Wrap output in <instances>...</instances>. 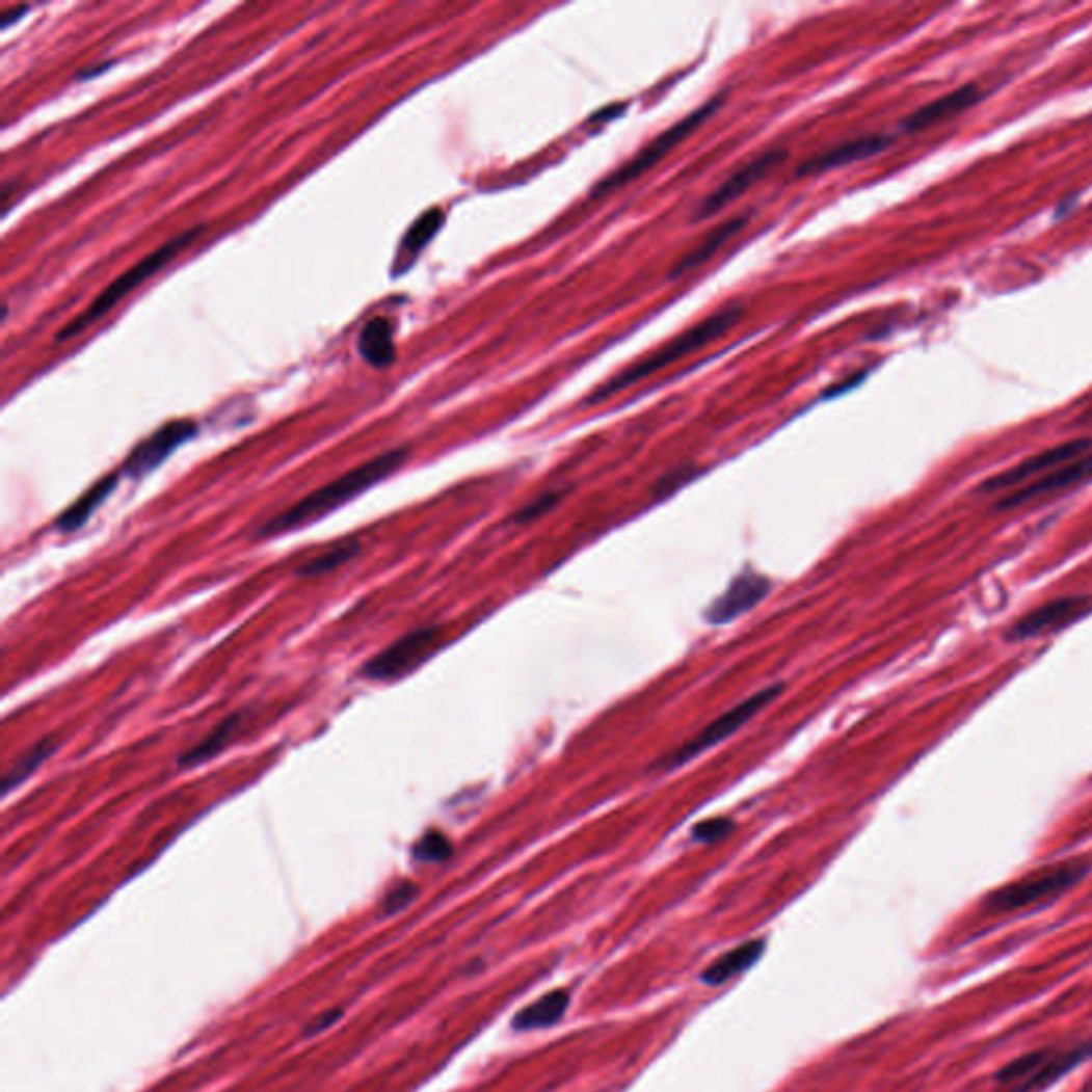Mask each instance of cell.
Wrapping results in <instances>:
<instances>
[{
  "instance_id": "8",
  "label": "cell",
  "mask_w": 1092,
  "mask_h": 1092,
  "mask_svg": "<svg viewBox=\"0 0 1092 1092\" xmlns=\"http://www.w3.org/2000/svg\"><path fill=\"white\" fill-rule=\"evenodd\" d=\"M1092 451V440L1090 437H1075V440H1069V442H1063V444H1057V447L1051 449H1045L1024 461H1020L1018 465L1009 468L1001 474H994L990 476L988 480H984L980 484V491H1001V489H1011V487H1018V484L1035 478V476H1043L1051 470H1057L1069 461H1075L1080 457H1084L1086 453Z\"/></svg>"
},
{
  "instance_id": "18",
  "label": "cell",
  "mask_w": 1092,
  "mask_h": 1092,
  "mask_svg": "<svg viewBox=\"0 0 1092 1092\" xmlns=\"http://www.w3.org/2000/svg\"><path fill=\"white\" fill-rule=\"evenodd\" d=\"M117 472L101 478L97 484H92V487L79 498L71 508H66L58 518H56V530L62 532V534H69V532H75L79 528H84V525L88 523V518L97 512V508L109 498V494L115 489L117 484Z\"/></svg>"
},
{
  "instance_id": "28",
  "label": "cell",
  "mask_w": 1092,
  "mask_h": 1092,
  "mask_svg": "<svg viewBox=\"0 0 1092 1092\" xmlns=\"http://www.w3.org/2000/svg\"><path fill=\"white\" fill-rule=\"evenodd\" d=\"M563 498V491H549V494H542L538 500L530 502L528 506H525L523 510H518L514 514V523H530L534 521L536 516H542L544 512H549L553 506H557V502Z\"/></svg>"
},
{
  "instance_id": "25",
  "label": "cell",
  "mask_w": 1092,
  "mask_h": 1092,
  "mask_svg": "<svg viewBox=\"0 0 1092 1092\" xmlns=\"http://www.w3.org/2000/svg\"><path fill=\"white\" fill-rule=\"evenodd\" d=\"M412 856L419 862H444L453 856V843L444 832L429 830L415 843Z\"/></svg>"
},
{
  "instance_id": "22",
  "label": "cell",
  "mask_w": 1092,
  "mask_h": 1092,
  "mask_svg": "<svg viewBox=\"0 0 1092 1092\" xmlns=\"http://www.w3.org/2000/svg\"><path fill=\"white\" fill-rule=\"evenodd\" d=\"M358 551H361V542L358 540H354V538L342 540V542L334 544L331 549H327L325 553H320L314 559H310L303 565H299L297 575L299 577H316V575L331 572V570L340 568L342 563L350 561Z\"/></svg>"
},
{
  "instance_id": "19",
  "label": "cell",
  "mask_w": 1092,
  "mask_h": 1092,
  "mask_svg": "<svg viewBox=\"0 0 1092 1092\" xmlns=\"http://www.w3.org/2000/svg\"><path fill=\"white\" fill-rule=\"evenodd\" d=\"M764 950V941L762 939H753V941H747L730 952L721 954L713 964H709L704 970H702V982L711 984V986H719L727 980H733L735 976H739L741 970L749 968L762 954Z\"/></svg>"
},
{
  "instance_id": "11",
  "label": "cell",
  "mask_w": 1092,
  "mask_h": 1092,
  "mask_svg": "<svg viewBox=\"0 0 1092 1092\" xmlns=\"http://www.w3.org/2000/svg\"><path fill=\"white\" fill-rule=\"evenodd\" d=\"M196 433V423L188 419H178L171 423H165L158 431H154L150 437H145L141 444L131 451V455L125 461L123 472L131 478H141L156 470L163 463L176 449H180L184 442H188Z\"/></svg>"
},
{
  "instance_id": "21",
  "label": "cell",
  "mask_w": 1092,
  "mask_h": 1092,
  "mask_svg": "<svg viewBox=\"0 0 1092 1092\" xmlns=\"http://www.w3.org/2000/svg\"><path fill=\"white\" fill-rule=\"evenodd\" d=\"M244 717H246L244 713H233V715H229V717L216 727V730L208 737V739H204L198 745H194L192 749L184 751V753L178 757V764H180L182 768H186V766L190 768V766H196V764H204V762L212 760V757H214L216 753H220V751L229 745V741L237 735L239 725H241V721H244Z\"/></svg>"
},
{
  "instance_id": "17",
  "label": "cell",
  "mask_w": 1092,
  "mask_h": 1092,
  "mask_svg": "<svg viewBox=\"0 0 1092 1092\" xmlns=\"http://www.w3.org/2000/svg\"><path fill=\"white\" fill-rule=\"evenodd\" d=\"M568 1003H570L568 990H553L540 996L538 1001H534L532 1005L521 1009L518 1014L512 1018V1027L516 1031L549 1029L563 1018L565 1009H568Z\"/></svg>"
},
{
  "instance_id": "26",
  "label": "cell",
  "mask_w": 1092,
  "mask_h": 1092,
  "mask_svg": "<svg viewBox=\"0 0 1092 1092\" xmlns=\"http://www.w3.org/2000/svg\"><path fill=\"white\" fill-rule=\"evenodd\" d=\"M417 897H419V885L412 883V881H401L399 885H395L391 893L384 897L382 911L387 915L399 913L401 909H406Z\"/></svg>"
},
{
  "instance_id": "31",
  "label": "cell",
  "mask_w": 1092,
  "mask_h": 1092,
  "mask_svg": "<svg viewBox=\"0 0 1092 1092\" xmlns=\"http://www.w3.org/2000/svg\"><path fill=\"white\" fill-rule=\"evenodd\" d=\"M28 9H30V7L24 5V7H14V9L3 11V14H0V26H3V28H9V26H11L14 22H18L24 14H28Z\"/></svg>"
},
{
  "instance_id": "16",
  "label": "cell",
  "mask_w": 1092,
  "mask_h": 1092,
  "mask_svg": "<svg viewBox=\"0 0 1092 1092\" xmlns=\"http://www.w3.org/2000/svg\"><path fill=\"white\" fill-rule=\"evenodd\" d=\"M358 354L368 363V366L376 370H384L393 366L397 356L395 342H393V327L387 318H372L366 322V327L358 334Z\"/></svg>"
},
{
  "instance_id": "24",
  "label": "cell",
  "mask_w": 1092,
  "mask_h": 1092,
  "mask_svg": "<svg viewBox=\"0 0 1092 1092\" xmlns=\"http://www.w3.org/2000/svg\"><path fill=\"white\" fill-rule=\"evenodd\" d=\"M442 222H444V212L440 208H431L425 214H421L412 222V227L406 231V235H403L401 255L417 257L429 244V239L440 231Z\"/></svg>"
},
{
  "instance_id": "2",
  "label": "cell",
  "mask_w": 1092,
  "mask_h": 1092,
  "mask_svg": "<svg viewBox=\"0 0 1092 1092\" xmlns=\"http://www.w3.org/2000/svg\"><path fill=\"white\" fill-rule=\"evenodd\" d=\"M743 314V308L739 303L735 305H725L721 308L719 312H715L713 316L704 318L702 322H698L696 327L683 331L681 336H676L674 340H670L666 346H662L658 352L649 354L640 358L638 363H634V366L625 368L623 372H619L617 376H613L611 380H606L602 387H597L587 399L585 403L587 406H593V403H600V401H606L611 399L613 395L621 393L623 389L649 378L651 374L672 366V363L681 361L683 356L692 354L700 348H704L707 344H711L713 340H717L721 334H725L727 329H733L735 322L741 318Z\"/></svg>"
},
{
  "instance_id": "29",
  "label": "cell",
  "mask_w": 1092,
  "mask_h": 1092,
  "mask_svg": "<svg viewBox=\"0 0 1092 1092\" xmlns=\"http://www.w3.org/2000/svg\"><path fill=\"white\" fill-rule=\"evenodd\" d=\"M344 1016V1011L340 1007H334V1009H327V1011H320L318 1016H314L305 1027H303V1037H314L318 1033H322L325 1029H331L340 1018Z\"/></svg>"
},
{
  "instance_id": "23",
  "label": "cell",
  "mask_w": 1092,
  "mask_h": 1092,
  "mask_svg": "<svg viewBox=\"0 0 1092 1092\" xmlns=\"http://www.w3.org/2000/svg\"><path fill=\"white\" fill-rule=\"evenodd\" d=\"M58 743L54 739H44L34 743V747L30 751H26L16 764L11 771L5 775V781H3V794L7 796L16 785H20L26 777H30L38 766L44 764V760H48L54 751H56Z\"/></svg>"
},
{
  "instance_id": "13",
  "label": "cell",
  "mask_w": 1092,
  "mask_h": 1092,
  "mask_svg": "<svg viewBox=\"0 0 1092 1092\" xmlns=\"http://www.w3.org/2000/svg\"><path fill=\"white\" fill-rule=\"evenodd\" d=\"M1092 478V451L1086 453L1084 457L1075 459V461H1069L1057 470H1051L1047 474H1043L1041 478L1024 484V487L1016 489L1014 494L1005 496L1001 502H998V510H1007V508H1016V506H1022L1024 502H1031L1035 498H1041V496H1047V494H1057V491H1063L1067 487H1073V484H1080L1084 480Z\"/></svg>"
},
{
  "instance_id": "5",
  "label": "cell",
  "mask_w": 1092,
  "mask_h": 1092,
  "mask_svg": "<svg viewBox=\"0 0 1092 1092\" xmlns=\"http://www.w3.org/2000/svg\"><path fill=\"white\" fill-rule=\"evenodd\" d=\"M721 101L723 97H715L711 101H707L702 107H698L696 111H692L690 115H685L683 119H678V123L674 127H670L668 131H664L660 137H656L651 143H646L634 158H630L625 165H621L619 169H615L609 178H604L602 182L595 184L591 196H602V194H609L617 188H623L628 182L640 178L642 174L649 171L656 163H660V160L674 148L678 145L687 135L694 133L704 119H709L719 107H721Z\"/></svg>"
},
{
  "instance_id": "10",
  "label": "cell",
  "mask_w": 1092,
  "mask_h": 1092,
  "mask_svg": "<svg viewBox=\"0 0 1092 1092\" xmlns=\"http://www.w3.org/2000/svg\"><path fill=\"white\" fill-rule=\"evenodd\" d=\"M1090 609H1092L1090 600L1082 595L1049 600L1037 606L1035 611L1027 613L1024 617L1016 619L1014 625L1007 630L1005 638L1009 642H1018V640H1027V638H1033V636H1039L1051 630L1067 628L1069 623H1075L1077 619H1082Z\"/></svg>"
},
{
  "instance_id": "12",
  "label": "cell",
  "mask_w": 1092,
  "mask_h": 1092,
  "mask_svg": "<svg viewBox=\"0 0 1092 1092\" xmlns=\"http://www.w3.org/2000/svg\"><path fill=\"white\" fill-rule=\"evenodd\" d=\"M773 589V583L768 581L766 577L753 572V570H747V572H741L733 583L730 587H727L707 611V621L713 623V625H723V623H730L735 621L737 617L749 613L755 604H760L768 593H771Z\"/></svg>"
},
{
  "instance_id": "3",
  "label": "cell",
  "mask_w": 1092,
  "mask_h": 1092,
  "mask_svg": "<svg viewBox=\"0 0 1092 1092\" xmlns=\"http://www.w3.org/2000/svg\"><path fill=\"white\" fill-rule=\"evenodd\" d=\"M204 231V224H196L180 235H176L174 239H169L167 244L160 246L158 250H154L152 255H148L145 259H141L137 265H133L131 269H127L123 275H117L111 285L107 289L101 291V295L82 312L77 318H73L69 325H64L56 340L58 342H64L77 334H82L84 329H88L95 320L103 318L105 314H109L119 301H123L131 291H135L137 287H141L145 279H150L152 275H156L160 269H163L165 265H169L188 244H192V241L196 239V235Z\"/></svg>"
},
{
  "instance_id": "14",
  "label": "cell",
  "mask_w": 1092,
  "mask_h": 1092,
  "mask_svg": "<svg viewBox=\"0 0 1092 1092\" xmlns=\"http://www.w3.org/2000/svg\"><path fill=\"white\" fill-rule=\"evenodd\" d=\"M895 141L893 135H864V137H858V139H852V141H845L816 158H808L804 160V163L798 167L796 171V178H806V176H818V174H826V171H832L836 167H843V165H852L856 163V160H862V158H869V156H875L879 152H883L889 143Z\"/></svg>"
},
{
  "instance_id": "32",
  "label": "cell",
  "mask_w": 1092,
  "mask_h": 1092,
  "mask_svg": "<svg viewBox=\"0 0 1092 1092\" xmlns=\"http://www.w3.org/2000/svg\"><path fill=\"white\" fill-rule=\"evenodd\" d=\"M1088 417H1092V412H1090V415H1088Z\"/></svg>"
},
{
  "instance_id": "30",
  "label": "cell",
  "mask_w": 1092,
  "mask_h": 1092,
  "mask_svg": "<svg viewBox=\"0 0 1092 1092\" xmlns=\"http://www.w3.org/2000/svg\"><path fill=\"white\" fill-rule=\"evenodd\" d=\"M690 478H694V468H681V470H674L670 472L668 476H664L658 484H656V496L662 498V496H668L672 494L674 489H678L683 482H687Z\"/></svg>"
},
{
  "instance_id": "20",
  "label": "cell",
  "mask_w": 1092,
  "mask_h": 1092,
  "mask_svg": "<svg viewBox=\"0 0 1092 1092\" xmlns=\"http://www.w3.org/2000/svg\"><path fill=\"white\" fill-rule=\"evenodd\" d=\"M747 220H749V216H735V218H730V220L721 222L719 227H715V229L704 237V241H702V244H700L694 252L685 255V257L672 267L670 277H678V275H683V273H687V271H692V269L700 267L702 263H707V261H709V259H711V257H713V255L725 244V241H730V237H735V235L747 224Z\"/></svg>"
},
{
  "instance_id": "4",
  "label": "cell",
  "mask_w": 1092,
  "mask_h": 1092,
  "mask_svg": "<svg viewBox=\"0 0 1092 1092\" xmlns=\"http://www.w3.org/2000/svg\"><path fill=\"white\" fill-rule=\"evenodd\" d=\"M1090 871L1088 858L1065 860L1055 867H1045L1035 871L1014 883H1007L984 899V909L990 913H1009L1024 909L1033 903L1045 901L1067 893L1077 881H1082Z\"/></svg>"
},
{
  "instance_id": "15",
  "label": "cell",
  "mask_w": 1092,
  "mask_h": 1092,
  "mask_svg": "<svg viewBox=\"0 0 1092 1092\" xmlns=\"http://www.w3.org/2000/svg\"><path fill=\"white\" fill-rule=\"evenodd\" d=\"M980 99H982V90H980L978 84H964L958 90H952V92L935 99L933 103H926L924 107H920L913 113H909L907 117H903L901 131L915 133V131H924L928 127H935L939 123H945V119L966 111L968 107L978 105Z\"/></svg>"
},
{
  "instance_id": "6",
  "label": "cell",
  "mask_w": 1092,
  "mask_h": 1092,
  "mask_svg": "<svg viewBox=\"0 0 1092 1092\" xmlns=\"http://www.w3.org/2000/svg\"><path fill=\"white\" fill-rule=\"evenodd\" d=\"M783 692V685L781 683H775L771 687H766V690L753 694L751 698L743 700L741 704H737L735 709H730L727 713L719 715L715 721H711L704 730L700 735H696L692 741H687L685 745H681L676 751L668 753L666 757L660 760V768H666V771H672V768H678L683 764L690 762L692 757L700 755L702 751L719 745L721 741H725L727 737H733L735 733H739L741 727L751 719L755 717L766 704H771L779 694Z\"/></svg>"
},
{
  "instance_id": "9",
  "label": "cell",
  "mask_w": 1092,
  "mask_h": 1092,
  "mask_svg": "<svg viewBox=\"0 0 1092 1092\" xmlns=\"http://www.w3.org/2000/svg\"><path fill=\"white\" fill-rule=\"evenodd\" d=\"M785 158H788V150L785 148H771V150L762 152L760 156L751 158L743 169L733 174L715 192H711L702 201V204L696 210V214H694V220L698 222V220H704V218L715 216L717 212H721L727 204H733V201H737L741 194H745L755 182L764 180L773 169H777Z\"/></svg>"
},
{
  "instance_id": "7",
  "label": "cell",
  "mask_w": 1092,
  "mask_h": 1092,
  "mask_svg": "<svg viewBox=\"0 0 1092 1092\" xmlns=\"http://www.w3.org/2000/svg\"><path fill=\"white\" fill-rule=\"evenodd\" d=\"M440 642L437 628H421L389 644L361 668V676L370 681H395L419 668Z\"/></svg>"
},
{
  "instance_id": "1",
  "label": "cell",
  "mask_w": 1092,
  "mask_h": 1092,
  "mask_svg": "<svg viewBox=\"0 0 1092 1092\" xmlns=\"http://www.w3.org/2000/svg\"><path fill=\"white\" fill-rule=\"evenodd\" d=\"M408 453H410L408 447H399V449L387 451V453L366 461L363 465L342 474L340 478L327 482L325 487L312 491L308 498L299 500L297 504H293L285 512H279L277 516L269 518L263 525V528L257 532V536L259 538H269V536L285 534V532H291V530L303 528V525H310V523L322 518L325 514L338 510L346 502L354 500L363 491H368L370 487H374V484H378L380 480H384L387 476L397 472L403 463H406Z\"/></svg>"
},
{
  "instance_id": "27",
  "label": "cell",
  "mask_w": 1092,
  "mask_h": 1092,
  "mask_svg": "<svg viewBox=\"0 0 1092 1092\" xmlns=\"http://www.w3.org/2000/svg\"><path fill=\"white\" fill-rule=\"evenodd\" d=\"M733 830H735V822L730 818H713V820H704L696 824L692 836L698 843H717L723 836L730 834Z\"/></svg>"
}]
</instances>
